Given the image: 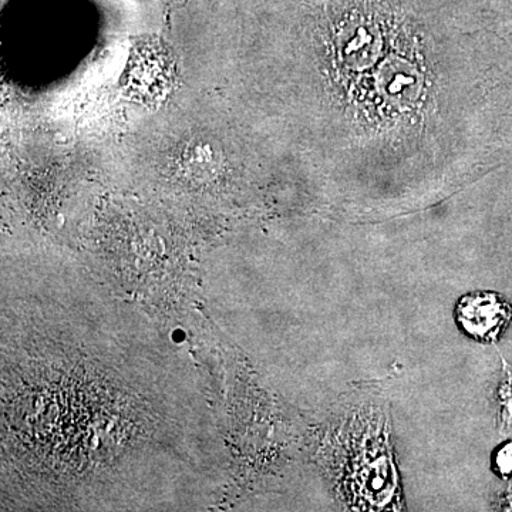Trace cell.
I'll list each match as a JSON object with an SVG mask.
<instances>
[{
  "label": "cell",
  "instance_id": "cell-1",
  "mask_svg": "<svg viewBox=\"0 0 512 512\" xmlns=\"http://www.w3.org/2000/svg\"><path fill=\"white\" fill-rule=\"evenodd\" d=\"M174 82L175 62L163 43L148 39L133 47L121 79L128 96L148 104L158 103L171 92Z\"/></svg>",
  "mask_w": 512,
  "mask_h": 512
},
{
  "label": "cell",
  "instance_id": "cell-2",
  "mask_svg": "<svg viewBox=\"0 0 512 512\" xmlns=\"http://www.w3.org/2000/svg\"><path fill=\"white\" fill-rule=\"evenodd\" d=\"M512 319L510 302L494 292L467 293L456 306V320L468 338L493 343Z\"/></svg>",
  "mask_w": 512,
  "mask_h": 512
},
{
  "label": "cell",
  "instance_id": "cell-3",
  "mask_svg": "<svg viewBox=\"0 0 512 512\" xmlns=\"http://www.w3.org/2000/svg\"><path fill=\"white\" fill-rule=\"evenodd\" d=\"M494 468L500 476L508 477L512 474V441L498 448L494 454Z\"/></svg>",
  "mask_w": 512,
  "mask_h": 512
},
{
  "label": "cell",
  "instance_id": "cell-4",
  "mask_svg": "<svg viewBox=\"0 0 512 512\" xmlns=\"http://www.w3.org/2000/svg\"><path fill=\"white\" fill-rule=\"evenodd\" d=\"M171 339H173L174 342L177 343L183 342V340L185 339V333L183 332V330L180 329L174 330L173 335H171Z\"/></svg>",
  "mask_w": 512,
  "mask_h": 512
}]
</instances>
